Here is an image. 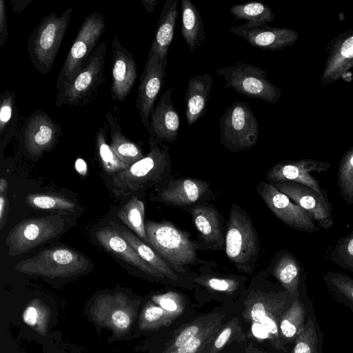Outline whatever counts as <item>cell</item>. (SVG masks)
I'll return each mask as SVG.
<instances>
[{
  "label": "cell",
  "instance_id": "obj_49",
  "mask_svg": "<svg viewBox=\"0 0 353 353\" xmlns=\"http://www.w3.org/2000/svg\"><path fill=\"white\" fill-rule=\"evenodd\" d=\"M252 330L254 335L257 338L266 339L269 336L268 332L260 323L255 322L254 323H253Z\"/></svg>",
  "mask_w": 353,
  "mask_h": 353
},
{
  "label": "cell",
  "instance_id": "obj_26",
  "mask_svg": "<svg viewBox=\"0 0 353 353\" xmlns=\"http://www.w3.org/2000/svg\"><path fill=\"white\" fill-rule=\"evenodd\" d=\"M194 223L203 239L215 247L223 244L217 211L209 205H199L192 210Z\"/></svg>",
  "mask_w": 353,
  "mask_h": 353
},
{
  "label": "cell",
  "instance_id": "obj_25",
  "mask_svg": "<svg viewBox=\"0 0 353 353\" xmlns=\"http://www.w3.org/2000/svg\"><path fill=\"white\" fill-rule=\"evenodd\" d=\"M181 34L189 49L194 52L205 42L203 23L196 6L190 0H182Z\"/></svg>",
  "mask_w": 353,
  "mask_h": 353
},
{
  "label": "cell",
  "instance_id": "obj_12",
  "mask_svg": "<svg viewBox=\"0 0 353 353\" xmlns=\"http://www.w3.org/2000/svg\"><path fill=\"white\" fill-rule=\"evenodd\" d=\"M259 192L268 208L285 225L307 233L320 230L305 210L274 185L262 182L259 185Z\"/></svg>",
  "mask_w": 353,
  "mask_h": 353
},
{
  "label": "cell",
  "instance_id": "obj_44",
  "mask_svg": "<svg viewBox=\"0 0 353 353\" xmlns=\"http://www.w3.org/2000/svg\"><path fill=\"white\" fill-rule=\"evenodd\" d=\"M260 323L265 327L269 334L277 336L279 335V327L276 318L266 315Z\"/></svg>",
  "mask_w": 353,
  "mask_h": 353
},
{
  "label": "cell",
  "instance_id": "obj_30",
  "mask_svg": "<svg viewBox=\"0 0 353 353\" xmlns=\"http://www.w3.org/2000/svg\"><path fill=\"white\" fill-rule=\"evenodd\" d=\"M307 309L299 296L283 314L279 322L281 336L285 341H294L305 324Z\"/></svg>",
  "mask_w": 353,
  "mask_h": 353
},
{
  "label": "cell",
  "instance_id": "obj_20",
  "mask_svg": "<svg viewBox=\"0 0 353 353\" xmlns=\"http://www.w3.org/2000/svg\"><path fill=\"white\" fill-rule=\"evenodd\" d=\"M100 244L108 252L140 270L159 277L163 275L143 261L131 245L112 227H105L96 232Z\"/></svg>",
  "mask_w": 353,
  "mask_h": 353
},
{
  "label": "cell",
  "instance_id": "obj_34",
  "mask_svg": "<svg viewBox=\"0 0 353 353\" xmlns=\"http://www.w3.org/2000/svg\"><path fill=\"white\" fill-rule=\"evenodd\" d=\"M294 341L292 353H322L323 337L314 316L306 319L302 332Z\"/></svg>",
  "mask_w": 353,
  "mask_h": 353
},
{
  "label": "cell",
  "instance_id": "obj_47",
  "mask_svg": "<svg viewBox=\"0 0 353 353\" xmlns=\"http://www.w3.org/2000/svg\"><path fill=\"white\" fill-rule=\"evenodd\" d=\"M163 308L152 306L146 309L145 312V319L148 321H155L159 320L163 314Z\"/></svg>",
  "mask_w": 353,
  "mask_h": 353
},
{
  "label": "cell",
  "instance_id": "obj_1",
  "mask_svg": "<svg viewBox=\"0 0 353 353\" xmlns=\"http://www.w3.org/2000/svg\"><path fill=\"white\" fill-rule=\"evenodd\" d=\"M149 137L150 152L141 159L112 176L115 190L123 195L144 190L159 182L170 170L169 148Z\"/></svg>",
  "mask_w": 353,
  "mask_h": 353
},
{
  "label": "cell",
  "instance_id": "obj_23",
  "mask_svg": "<svg viewBox=\"0 0 353 353\" xmlns=\"http://www.w3.org/2000/svg\"><path fill=\"white\" fill-rule=\"evenodd\" d=\"M208 183L198 179L183 178L172 181L161 192V199L174 205H191L209 189Z\"/></svg>",
  "mask_w": 353,
  "mask_h": 353
},
{
  "label": "cell",
  "instance_id": "obj_50",
  "mask_svg": "<svg viewBox=\"0 0 353 353\" xmlns=\"http://www.w3.org/2000/svg\"><path fill=\"white\" fill-rule=\"evenodd\" d=\"M231 332L229 327L224 329L215 341L214 345L216 348H221L225 344L230 336Z\"/></svg>",
  "mask_w": 353,
  "mask_h": 353
},
{
  "label": "cell",
  "instance_id": "obj_48",
  "mask_svg": "<svg viewBox=\"0 0 353 353\" xmlns=\"http://www.w3.org/2000/svg\"><path fill=\"white\" fill-rule=\"evenodd\" d=\"M24 322L30 326H33L37 321V312L33 307H28L26 309L23 314Z\"/></svg>",
  "mask_w": 353,
  "mask_h": 353
},
{
  "label": "cell",
  "instance_id": "obj_52",
  "mask_svg": "<svg viewBox=\"0 0 353 353\" xmlns=\"http://www.w3.org/2000/svg\"><path fill=\"white\" fill-rule=\"evenodd\" d=\"M160 305L163 309L170 312L174 311L177 308L176 303L168 297L161 298L160 300Z\"/></svg>",
  "mask_w": 353,
  "mask_h": 353
},
{
  "label": "cell",
  "instance_id": "obj_41",
  "mask_svg": "<svg viewBox=\"0 0 353 353\" xmlns=\"http://www.w3.org/2000/svg\"><path fill=\"white\" fill-rule=\"evenodd\" d=\"M206 283L211 289L216 291H227L235 286L234 281L226 279L211 278Z\"/></svg>",
  "mask_w": 353,
  "mask_h": 353
},
{
  "label": "cell",
  "instance_id": "obj_46",
  "mask_svg": "<svg viewBox=\"0 0 353 353\" xmlns=\"http://www.w3.org/2000/svg\"><path fill=\"white\" fill-rule=\"evenodd\" d=\"M267 315L264 304L261 302H256L254 304L251 310V317L256 323L260 321Z\"/></svg>",
  "mask_w": 353,
  "mask_h": 353
},
{
  "label": "cell",
  "instance_id": "obj_19",
  "mask_svg": "<svg viewBox=\"0 0 353 353\" xmlns=\"http://www.w3.org/2000/svg\"><path fill=\"white\" fill-rule=\"evenodd\" d=\"M172 88L161 93L150 119L148 134L160 141H174L180 128V117L171 101Z\"/></svg>",
  "mask_w": 353,
  "mask_h": 353
},
{
  "label": "cell",
  "instance_id": "obj_43",
  "mask_svg": "<svg viewBox=\"0 0 353 353\" xmlns=\"http://www.w3.org/2000/svg\"><path fill=\"white\" fill-rule=\"evenodd\" d=\"M112 321L114 325L120 329L127 328L130 323L129 316L121 310H117L112 314Z\"/></svg>",
  "mask_w": 353,
  "mask_h": 353
},
{
  "label": "cell",
  "instance_id": "obj_32",
  "mask_svg": "<svg viewBox=\"0 0 353 353\" xmlns=\"http://www.w3.org/2000/svg\"><path fill=\"white\" fill-rule=\"evenodd\" d=\"M229 12L234 19L245 20L251 26L270 23L275 18L274 12L268 6L256 1L233 5L229 9Z\"/></svg>",
  "mask_w": 353,
  "mask_h": 353
},
{
  "label": "cell",
  "instance_id": "obj_38",
  "mask_svg": "<svg viewBox=\"0 0 353 353\" xmlns=\"http://www.w3.org/2000/svg\"><path fill=\"white\" fill-rule=\"evenodd\" d=\"M329 259L341 268L353 273V230L338 239L330 251Z\"/></svg>",
  "mask_w": 353,
  "mask_h": 353
},
{
  "label": "cell",
  "instance_id": "obj_13",
  "mask_svg": "<svg viewBox=\"0 0 353 353\" xmlns=\"http://www.w3.org/2000/svg\"><path fill=\"white\" fill-rule=\"evenodd\" d=\"M166 67L157 54L149 52L144 69L140 76L135 101L141 122L148 131L150 116L155 101L163 85Z\"/></svg>",
  "mask_w": 353,
  "mask_h": 353
},
{
  "label": "cell",
  "instance_id": "obj_54",
  "mask_svg": "<svg viewBox=\"0 0 353 353\" xmlns=\"http://www.w3.org/2000/svg\"><path fill=\"white\" fill-rule=\"evenodd\" d=\"M141 1L148 12H152L157 3V0H141Z\"/></svg>",
  "mask_w": 353,
  "mask_h": 353
},
{
  "label": "cell",
  "instance_id": "obj_33",
  "mask_svg": "<svg viewBox=\"0 0 353 353\" xmlns=\"http://www.w3.org/2000/svg\"><path fill=\"white\" fill-rule=\"evenodd\" d=\"M144 214L143 203L134 197L119 209L117 215L130 230L148 243Z\"/></svg>",
  "mask_w": 353,
  "mask_h": 353
},
{
  "label": "cell",
  "instance_id": "obj_10",
  "mask_svg": "<svg viewBox=\"0 0 353 353\" xmlns=\"http://www.w3.org/2000/svg\"><path fill=\"white\" fill-rule=\"evenodd\" d=\"M88 259L66 247L45 249L34 257L20 261L15 266L19 272L51 278L69 276L88 269Z\"/></svg>",
  "mask_w": 353,
  "mask_h": 353
},
{
  "label": "cell",
  "instance_id": "obj_6",
  "mask_svg": "<svg viewBox=\"0 0 353 353\" xmlns=\"http://www.w3.org/2000/svg\"><path fill=\"white\" fill-rule=\"evenodd\" d=\"M225 80V88L250 98L263 100L271 104L279 102L280 88L268 78L267 71L254 65L235 62L233 65L215 69Z\"/></svg>",
  "mask_w": 353,
  "mask_h": 353
},
{
  "label": "cell",
  "instance_id": "obj_37",
  "mask_svg": "<svg viewBox=\"0 0 353 353\" xmlns=\"http://www.w3.org/2000/svg\"><path fill=\"white\" fill-rule=\"evenodd\" d=\"M26 203L32 208L40 210H57L73 211L75 204L70 199L57 194H28Z\"/></svg>",
  "mask_w": 353,
  "mask_h": 353
},
{
  "label": "cell",
  "instance_id": "obj_42",
  "mask_svg": "<svg viewBox=\"0 0 353 353\" xmlns=\"http://www.w3.org/2000/svg\"><path fill=\"white\" fill-rule=\"evenodd\" d=\"M199 332V328L196 325H192L185 328L180 333L174 342V345L176 347H181L185 345L193 337L196 336Z\"/></svg>",
  "mask_w": 353,
  "mask_h": 353
},
{
  "label": "cell",
  "instance_id": "obj_24",
  "mask_svg": "<svg viewBox=\"0 0 353 353\" xmlns=\"http://www.w3.org/2000/svg\"><path fill=\"white\" fill-rule=\"evenodd\" d=\"M105 117L110 130V145L118 158L128 166L141 159L144 157L141 148L123 134L112 112L108 110Z\"/></svg>",
  "mask_w": 353,
  "mask_h": 353
},
{
  "label": "cell",
  "instance_id": "obj_7",
  "mask_svg": "<svg viewBox=\"0 0 353 353\" xmlns=\"http://www.w3.org/2000/svg\"><path fill=\"white\" fill-rule=\"evenodd\" d=\"M225 253L239 271L252 272L259 253V241L250 218L232 208L225 240Z\"/></svg>",
  "mask_w": 353,
  "mask_h": 353
},
{
  "label": "cell",
  "instance_id": "obj_16",
  "mask_svg": "<svg viewBox=\"0 0 353 353\" xmlns=\"http://www.w3.org/2000/svg\"><path fill=\"white\" fill-rule=\"evenodd\" d=\"M274 185L305 210L320 228L329 230L333 226L332 209L327 196L294 182L275 183Z\"/></svg>",
  "mask_w": 353,
  "mask_h": 353
},
{
  "label": "cell",
  "instance_id": "obj_8",
  "mask_svg": "<svg viewBox=\"0 0 353 353\" xmlns=\"http://www.w3.org/2000/svg\"><path fill=\"white\" fill-rule=\"evenodd\" d=\"M220 143L233 152L254 146L258 140L259 126L249 103L242 101L228 106L220 118Z\"/></svg>",
  "mask_w": 353,
  "mask_h": 353
},
{
  "label": "cell",
  "instance_id": "obj_27",
  "mask_svg": "<svg viewBox=\"0 0 353 353\" xmlns=\"http://www.w3.org/2000/svg\"><path fill=\"white\" fill-rule=\"evenodd\" d=\"M111 227L115 228L120 234L131 245L140 257L163 275L172 279L176 278L170 266L148 244L137 236L128 230L118 223L110 221Z\"/></svg>",
  "mask_w": 353,
  "mask_h": 353
},
{
  "label": "cell",
  "instance_id": "obj_28",
  "mask_svg": "<svg viewBox=\"0 0 353 353\" xmlns=\"http://www.w3.org/2000/svg\"><path fill=\"white\" fill-rule=\"evenodd\" d=\"M299 261L290 252L285 251L278 257L273 273L276 279L291 294H298L303 274Z\"/></svg>",
  "mask_w": 353,
  "mask_h": 353
},
{
  "label": "cell",
  "instance_id": "obj_22",
  "mask_svg": "<svg viewBox=\"0 0 353 353\" xmlns=\"http://www.w3.org/2000/svg\"><path fill=\"white\" fill-rule=\"evenodd\" d=\"M178 17L177 1L167 0L162 8L149 52L157 54L160 61L165 67L168 65V50L174 37Z\"/></svg>",
  "mask_w": 353,
  "mask_h": 353
},
{
  "label": "cell",
  "instance_id": "obj_40",
  "mask_svg": "<svg viewBox=\"0 0 353 353\" xmlns=\"http://www.w3.org/2000/svg\"><path fill=\"white\" fill-rule=\"evenodd\" d=\"M8 38V17L6 2L0 0V48H1Z\"/></svg>",
  "mask_w": 353,
  "mask_h": 353
},
{
  "label": "cell",
  "instance_id": "obj_21",
  "mask_svg": "<svg viewBox=\"0 0 353 353\" xmlns=\"http://www.w3.org/2000/svg\"><path fill=\"white\" fill-rule=\"evenodd\" d=\"M212 85L213 79L209 73L189 79L185 98V115L188 125H192L205 114Z\"/></svg>",
  "mask_w": 353,
  "mask_h": 353
},
{
  "label": "cell",
  "instance_id": "obj_4",
  "mask_svg": "<svg viewBox=\"0 0 353 353\" xmlns=\"http://www.w3.org/2000/svg\"><path fill=\"white\" fill-rule=\"evenodd\" d=\"M107 43L103 41L92 52L84 67L58 91L55 105L82 106L94 97L105 81L103 75Z\"/></svg>",
  "mask_w": 353,
  "mask_h": 353
},
{
  "label": "cell",
  "instance_id": "obj_15",
  "mask_svg": "<svg viewBox=\"0 0 353 353\" xmlns=\"http://www.w3.org/2000/svg\"><path fill=\"white\" fill-rule=\"evenodd\" d=\"M235 35L243 38L250 46L265 50H283L294 45L299 34L288 28H279L263 23L249 25L247 22L229 28Z\"/></svg>",
  "mask_w": 353,
  "mask_h": 353
},
{
  "label": "cell",
  "instance_id": "obj_29",
  "mask_svg": "<svg viewBox=\"0 0 353 353\" xmlns=\"http://www.w3.org/2000/svg\"><path fill=\"white\" fill-rule=\"evenodd\" d=\"M15 94L6 90L0 96V139L1 145H6L14 135L19 134V114L15 101Z\"/></svg>",
  "mask_w": 353,
  "mask_h": 353
},
{
  "label": "cell",
  "instance_id": "obj_36",
  "mask_svg": "<svg viewBox=\"0 0 353 353\" xmlns=\"http://www.w3.org/2000/svg\"><path fill=\"white\" fill-rule=\"evenodd\" d=\"M96 148L97 154L104 170L113 175L128 167L123 163L114 152L106 141V132L103 126L96 133Z\"/></svg>",
  "mask_w": 353,
  "mask_h": 353
},
{
  "label": "cell",
  "instance_id": "obj_9",
  "mask_svg": "<svg viewBox=\"0 0 353 353\" xmlns=\"http://www.w3.org/2000/svg\"><path fill=\"white\" fill-rule=\"evenodd\" d=\"M105 23L103 14L97 11L85 18L60 70L57 91L85 66L98 46V41L105 31Z\"/></svg>",
  "mask_w": 353,
  "mask_h": 353
},
{
  "label": "cell",
  "instance_id": "obj_2",
  "mask_svg": "<svg viewBox=\"0 0 353 353\" xmlns=\"http://www.w3.org/2000/svg\"><path fill=\"white\" fill-rule=\"evenodd\" d=\"M72 8L61 15L55 13L43 17L30 34L27 50L30 62L43 74L51 70L65 34Z\"/></svg>",
  "mask_w": 353,
  "mask_h": 353
},
{
  "label": "cell",
  "instance_id": "obj_39",
  "mask_svg": "<svg viewBox=\"0 0 353 353\" xmlns=\"http://www.w3.org/2000/svg\"><path fill=\"white\" fill-rule=\"evenodd\" d=\"M8 183L5 178L0 179V228L2 230L6 223L8 212Z\"/></svg>",
  "mask_w": 353,
  "mask_h": 353
},
{
  "label": "cell",
  "instance_id": "obj_51",
  "mask_svg": "<svg viewBox=\"0 0 353 353\" xmlns=\"http://www.w3.org/2000/svg\"><path fill=\"white\" fill-rule=\"evenodd\" d=\"M32 0L11 1L12 10L14 13H21Z\"/></svg>",
  "mask_w": 353,
  "mask_h": 353
},
{
  "label": "cell",
  "instance_id": "obj_17",
  "mask_svg": "<svg viewBox=\"0 0 353 353\" xmlns=\"http://www.w3.org/2000/svg\"><path fill=\"white\" fill-rule=\"evenodd\" d=\"M326 50L327 57L320 77L321 85L339 81L353 68V30H347L334 36Z\"/></svg>",
  "mask_w": 353,
  "mask_h": 353
},
{
  "label": "cell",
  "instance_id": "obj_45",
  "mask_svg": "<svg viewBox=\"0 0 353 353\" xmlns=\"http://www.w3.org/2000/svg\"><path fill=\"white\" fill-rule=\"evenodd\" d=\"M201 344V339L194 336L185 345L177 350V353H194Z\"/></svg>",
  "mask_w": 353,
  "mask_h": 353
},
{
  "label": "cell",
  "instance_id": "obj_3",
  "mask_svg": "<svg viewBox=\"0 0 353 353\" xmlns=\"http://www.w3.org/2000/svg\"><path fill=\"white\" fill-rule=\"evenodd\" d=\"M148 243L168 263L179 272L197 259L196 243L189 234L168 221H147Z\"/></svg>",
  "mask_w": 353,
  "mask_h": 353
},
{
  "label": "cell",
  "instance_id": "obj_11",
  "mask_svg": "<svg viewBox=\"0 0 353 353\" xmlns=\"http://www.w3.org/2000/svg\"><path fill=\"white\" fill-rule=\"evenodd\" d=\"M61 134V127L47 113L39 110L24 121L18 134L23 148L33 157H39L50 150Z\"/></svg>",
  "mask_w": 353,
  "mask_h": 353
},
{
  "label": "cell",
  "instance_id": "obj_14",
  "mask_svg": "<svg viewBox=\"0 0 353 353\" xmlns=\"http://www.w3.org/2000/svg\"><path fill=\"white\" fill-rule=\"evenodd\" d=\"M330 168V163L312 159L285 160L274 165L267 173V180L276 183L294 182L304 185L326 196L319 182L312 173H321Z\"/></svg>",
  "mask_w": 353,
  "mask_h": 353
},
{
  "label": "cell",
  "instance_id": "obj_5",
  "mask_svg": "<svg viewBox=\"0 0 353 353\" xmlns=\"http://www.w3.org/2000/svg\"><path fill=\"white\" fill-rule=\"evenodd\" d=\"M68 225L60 214L25 219L12 228L6 239L8 254L14 256L25 253L63 233Z\"/></svg>",
  "mask_w": 353,
  "mask_h": 353
},
{
  "label": "cell",
  "instance_id": "obj_18",
  "mask_svg": "<svg viewBox=\"0 0 353 353\" xmlns=\"http://www.w3.org/2000/svg\"><path fill=\"white\" fill-rule=\"evenodd\" d=\"M112 84L113 101H123L129 94L137 77V65L132 54L116 35L112 43Z\"/></svg>",
  "mask_w": 353,
  "mask_h": 353
},
{
  "label": "cell",
  "instance_id": "obj_53",
  "mask_svg": "<svg viewBox=\"0 0 353 353\" xmlns=\"http://www.w3.org/2000/svg\"><path fill=\"white\" fill-rule=\"evenodd\" d=\"M77 171L81 175H85L87 172V166L83 159H79L75 163Z\"/></svg>",
  "mask_w": 353,
  "mask_h": 353
},
{
  "label": "cell",
  "instance_id": "obj_31",
  "mask_svg": "<svg viewBox=\"0 0 353 353\" xmlns=\"http://www.w3.org/2000/svg\"><path fill=\"white\" fill-rule=\"evenodd\" d=\"M323 279L332 296L353 312V278L344 273L329 270L323 274Z\"/></svg>",
  "mask_w": 353,
  "mask_h": 353
},
{
  "label": "cell",
  "instance_id": "obj_35",
  "mask_svg": "<svg viewBox=\"0 0 353 353\" xmlns=\"http://www.w3.org/2000/svg\"><path fill=\"white\" fill-rule=\"evenodd\" d=\"M336 179L341 197L347 204H353V145L340 159Z\"/></svg>",
  "mask_w": 353,
  "mask_h": 353
}]
</instances>
